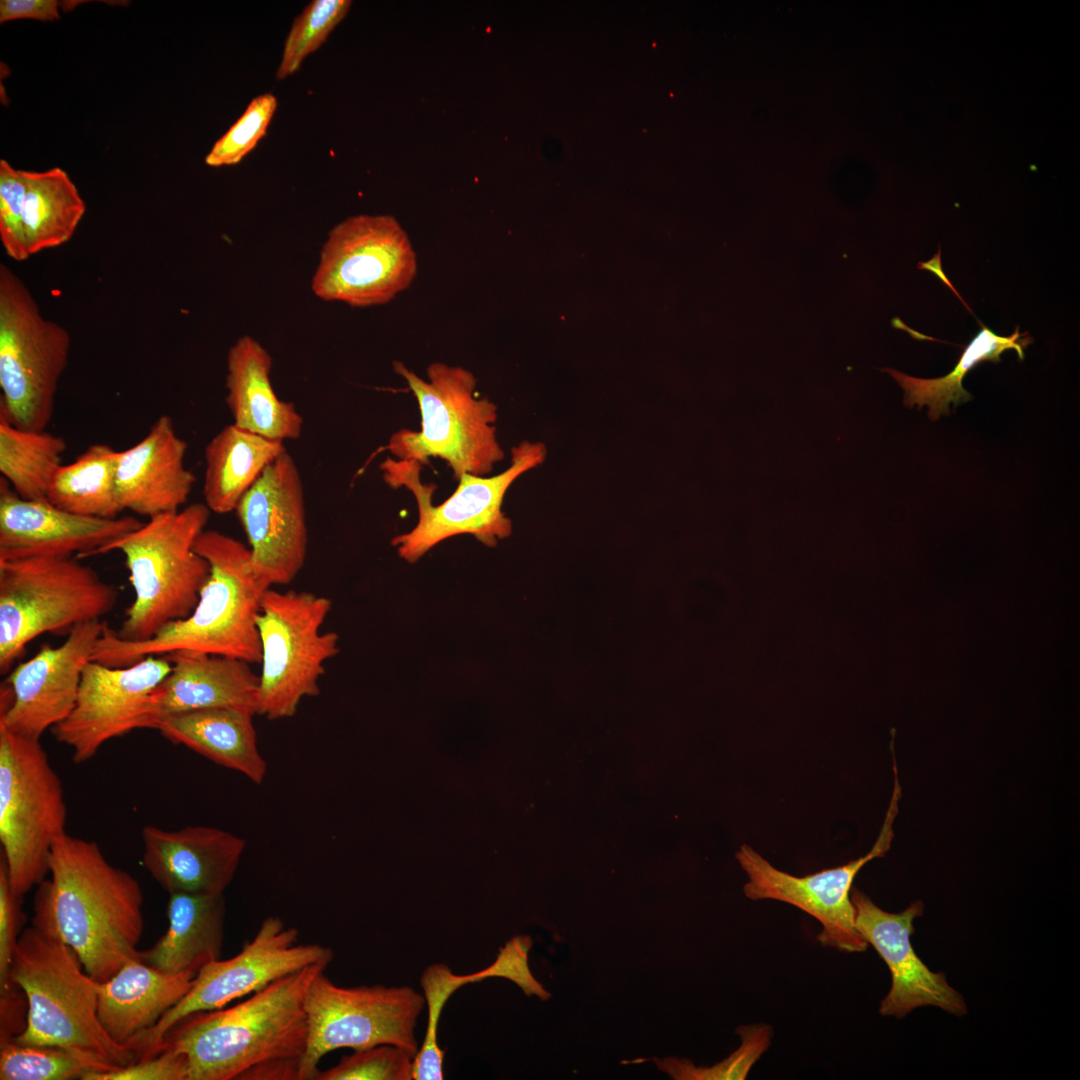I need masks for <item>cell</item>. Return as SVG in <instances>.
<instances>
[{"label":"cell","mask_w":1080,"mask_h":1080,"mask_svg":"<svg viewBox=\"0 0 1080 1080\" xmlns=\"http://www.w3.org/2000/svg\"><path fill=\"white\" fill-rule=\"evenodd\" d=\"M49 866L51 879L37 885L31 924L70 946L97 982L139 958L144 919L137 879L113 866L94 841L67 833L56 839Z\"/></svg>","instance_id":"cell-1"},{"label":"cell","mask_w":1080,"mask_h":1080,"mask_svg":"<svg viewBox=\"0 0 1080 1080\" xmlns=\"http://www.w3.org/2000/svg\"><path fill=\"white\" fill-rule=\"evenodd\" d=\"M195 550L209 563L210 574L193 612L142 642L120 639L106 625L92 661L124 667L150 655L186 650L260 664L257 616L271 587L256 574L249 547L230 535L206 529L196 540Z\"/></svg>","instance_id":"cell-2"},{"label":"cell","mask_w":1080,"mask_h":1080,"mask_svg":"<svg viewBox=\"0 0 1080 1080\" xmlns=\"http://www.w3.org/2000/svg\"><path fill=\"white\" fill-rule=\"evenodd\" d=\"M328 965L308 966L228 1008L184 1017L166 1033L158 1054H184L188 1080H238L263 1061L301 1058L308 1036L306 995Z\"/></svg>","instance_id":"cell-3"},{"label":"cell","mask_w":1080,"mask_h":1080,"mask_svg":"<svg viewBox=\"0 0 1080 1080\" xmlns=\"http://www.w3.org/2000/svg\"><path fill=\"white\" fill-rule=\"evenodd\" d=\"M75 951L57 935L31 924L20 932L9 979L24 992L28 1009L22 1044L57 1046L91 1054L113 1069L135 1062L98 1017V982L82 971Z\"/></svg>","instance_id":"cell-4"},{"label":"cell","mask_w":1080,"mask_h":1080,"mask_svg":"<svg viewBox=\"0 0 1080 1080\" xmlns=\"http://www.w3.org/2000/svg\"><path fill=\"white\" fill-rule=\"evenodd\" d=\"M210 513L205 503L189 504L148 519L92 554L119 551L129 572L135 598L114 630L117 637L146 641L193 612L210 574L209 563L195 550Z\"/></svg>","instance_id":"cell-5"},{"label":"cell","mask_w":1080,"mask_h":1080,"mask_svg":"<svg viewBox=\"0 0 1080 1080\" xmlns=\"http://www.w3.org/2000/svg\"><path fill=\"white\" fill-rule=\"evenodd\" d=\"M393 369L417 399L421 429L393 433L384 449L399 460L421 465L430 457L441 458L457 481L464 474L487 475L504 458L493 425L497 406L487 397H477L476 378L470 371L435 362L427 368L426 381L401 361L395 360Z\"/></svg>","instance_id":"cell-6"},{"label":"cell","mask_w":1080,"mask_h":1080,"mask_svg":"<svg viewBox=\"0 0 1080 1080\" xmlns=\"http://www.w3.org/2000/svg\"><path fill=\"white\" fill-rule=\"evenodd\" d=\"M77 557L0 560V672L40 635L69 634L110 613L118 589Z\"/></svg>","instance_id":"cell-7"},{"label":"cell","mask_w":1080,"mask_h":1080,"mask_svg":"<svg viewBox=\"0 0 1080 1080\" xmlns=\"http://www.w3.org/2000/svg\"><path fill=\"white\" fill-rule=\"evenodd\" d=\"M66 819L62 782L40 740L0 730L1 856L16 895L45 880Z\"/></svg>","instance_id":"cell-8"},{"label":"cell","mask_w":1080,"mask_h":1080,"mask_svg":"<svg viewBox=\"0 0 1080 1080\" xmlns=\"http://www.w3.org/2000/svg\"><path fill=\"white\" fill-rule=\"evenodd\" d=\"M70 346L69 332L44 318L25 283L1 264L0 416L24 430H46Z\"/></svg>","instance_id":"cell-9"},{"label":"cell","mask_w":1080,"mask_h":1080,"mask_svg":"<svg viewBox=\"0 0 1080 1080\" xmlns=\"http://www.w3.org/2000/svg\"><path fill=\"white\" fill-rule=\"evenodd\" d=\"M332 600L309 591L269 588L257 628L261 674L256 715L268 720L293 717L300 702L320 694L325 663L339 653V636L323 632Z\"/></svg>","instance_id":"cell-10"},{"label":"cell","mask_w":1080,"mask_h":1080,"mask_svg":"<svg viewBox=\"0 0 1080 1080\" xmlns=\"http://www.w3.org/2000/svg\"><path fill=\"white\" fill-rule=\"evenodd\" d=\"M511 454L510 466L496 476L462 475L455 492L438 506L432 504L436 485L421 482L419 462L391 457L381 462L384 482L392 489H408L418 506L416 526L391 541L398 555L414 563L438 543L460 534H470L488 547L508 537L512 525L502 511L505 493L517 477L543 463L546 448L524 441Z\"/></svg>","instance_id":"cell-11"},{"label":"cell","mask_w":1080,"mask_h":1080,"mask_svg":"<svg viewBox=\"0 0 1080 1080\" xmlns=\"http://www.w3.org/2000/svg\"><path fill=\"white\" fill-rule=\"evenodd\" d=\"M425 1006L424 995L410 986L342 987L321 972L305 1000L308 1036L301 1080H314L322 1057L340 1048L391 1044L415 1056V1031Z\"/></svg>","instance_id":"cell-12"},{"label":"cell","mask_w":1080,"mask_h":1080,"mask_svg":"<svg viewBox=\"0 0 1080 1080\" xmlns=\"http://www.w3.org/2000/svg\"><path fill=\"white\" fill-rule=\"evenodd\" d=\"M299 932L275 915L266 917L240 952L203 967L188 993L150 1029L126 1043L136 1060L158 1054L166 1033L184 1017L225 1007L271 983L317 963H330L333 951L320 944H299Z\"/></svg>","instance_id":"cell-13"},{"label":"cell","mask_w":1080,"mask_h":1080,"mask_svg":"<svg viewBox=\"0 0 1080 1080\" xmlns=\"http://www.w3.org/2000/svg\"><path fill=\"white\" fill-rule=\"evenodd\" d=\"M416 274V253L399 222L360 214L330 230L311 288L322 300L364 308L392 301Z\"/></svg>","instance_id":"cell-14"},{"label":"cell","mask_w":1080,"mask_h":1080,"mask_svg":"<svg viewBox=\"0 0 1080 1080\" xmlns=\"http://www.w3.org/2000/svg\"><path fill=\"white\" fill-rule=\"evenodd\" d=\"M893 770L891 801L879 835L866 855L838 867L799 877L779 870L752 847L743 844L736 858L748 876L743 888L745 896L751 900H778L808 913L822 925L817 939L824 947L843 952L865 951L869 945L855 927V908L850 893L862 867L875 858L885 856L891 847L893 822L901 797L896 761H893Z\"/></svg>","instance_id":"cell-15"},{"label":"cell","mask_w":1080,"mask_h":1080,"mask_svg":"<svg viewBox=\"0 0 1080 1080\" xmlns=\"http://www.w3.org/2000/svg\"><path fill=\"white\" fill-rule=\"evenodd\" d=\"M234 512L258 577L269 587L290 584L306 560L308 528L303 481L288 451L263 471Z\"/></svg>","instance_id":"cell-16"},{"label":"cell","mask_w":1080,"mask_h":1080,"mask_svg":"<svg viewBox=\"0 0 1080 1080\" xmlns=\"http://www.w3.org/2000/svg\"><path fill=\"white\" fill-rule=\"evenodd\" d=\"M171 667L166 656L155 655L124 667L90 661L72 711L51 733L71 749L74 763L90 760L107 741L139 729L149 694Z\"/></svg>","instance_id":"cell-17"},{"label":"cell","mask_w":1080,"mask_h":1080,"mask_svg":"<svg viewBox=\"0 0 1080 1080\" xmlns=\"http://www.w3.org/2000/svg\"><path fill=\"white\" fill-rule=\"evenodd\" d=\"M105 626L101 620L79 624L62 644H42L33 657L15 666L3 681L12 702L0 713V730L40 740L46 730L65 719Z\"/></svg>","instance_id":"cell-18"},{"label":"cell","mask_w":1080,"mask_h":1080,"mask_svg":"<svg viewBox=\"0 0 1080 1080\" xmlns=\"http://www.w3.org/2000/svg\"><path fill=\"white\" fill-rule=\"evenodd\" d=\"M850 897L857 931L891 973V988L881 1001L880 1014L902 1018L922 1006H935L957 1016L966 1014L963 996L948 984L944 973L932 972L911 945L913 921L923 915L924 903L917 900L902 912L890 913L856 888L851 889Z\"/></svg>","instance_id":"cell-19"},{"label":"cell","mask_w":1080,"mask_h":1080,"mask_svg":"<svg viewBox=\"0 0 1080 1080\" xmlns=\"http://www.w3.org/2000/svg\"><path fill=\"white\" fill-rule=\"evenodd\" d=\"M142 524L132 516L88 517L64 511L48 501L24 499L6 479H0V560L84 559Z\"/></svg>","instance_id":"cell-20"},{"label":"cell","mask_w":1080,"mask_h":1080,"mask_svg":"<svg viewBox=\"0 0 1080 1080\" xmlns=\"http://www.w3.org/2000/svg\"><path fill=\"white\" fill-rule=\"evenodd\" d=\"M143 864L172 893L224 894L244 852L243 838L209 826L168 831L145 826Z\"/></svg>","instance_id":"cell-21"},{"label":"cell","mask_w":1080,"mask_h":1080,"mask_svg":"<svg viewBox=\"0 0 1080 1080\" xmlns=\"http://www.w3.org/2000/svg\"><path fill=\"white\" fill-rule=\"evenodd\" d=\"M163 656L171 662V671L149 694L139 729H155L168 716L207 708H233L256 715L259 675L252 664L186 650Z\"/></svg>","instance_id":"cell-22"},{"label":"cell","mask_w":1080,"mask_h":1080,"mask_svg":"<svg viewBox=\"0 0 1080 1080\" xmlns=\"http://www.w3.org/2000/svg\"><path fill=\"white\" fill-rule=\"evenodd\" d=\"M186 451L187 443L166 414L138 443L118 451L116 481L123 509L148 519L182 509L196 481L185 466Z\"/></svg>","instance_id":"cell-23"},{"label":"cell","mask_w":1080,"mask_h":1080,"mask_svg":"<svg viewBox=\"0 0 1080 1080\" xmlns=\"http://www.w3.org/2000/svg\"><path fill=\"white\" fill-rule=\"evenodd\" d=\"M272 364L270 353L256 339L238 338L227 354L225 401L236 426L276 441L296 440L304 420L292 402L275 393Z\"/></svg>","instance_id":"cell-24"},{"label":"cell","mask_w":1080,"mask_h":1080,"mask_svg":"<svg viewBox=\"0 0 1080 1080\" xmlns=\"http://www.w3.org/2000/svg\"><path fill=\"white\" fill-rule=\"evenodd\" d=\"M195 974H168L140 958L98 982V1017L106 1033L126 1045L152 1028L192 987Z\"/></svg>","instance_id":"cell-25"},{"label":"cell","mask_w":1080,"mask_h":1080,"mask_svg":"<svg viewBox=\"0 0 1080 1080\" xmlns=\"http://www.w3.org/2000/svg\"><path fill=\"white\" fill-rule=\"evenodd\" d=\"M532 940L528 935L512 938L487 968L468 975L454 974L443 963L428 966L422 973L420 985L427 1007V1029L423 1043L413 1059V1079L442 1080L445 1051L439 1047L437 1033L443 1007L450 996L460 987L489 977H503L517 984L527 996H537L546 1001L551 997L543 985L532 975L528 965V953Z\"/></svg>","instance_id":"cell-26"},{"label":"cell","mask_w":1080,"mask_h":1080,"mask_svg":"<svg viewBox=\"0 0 1080 1080\" xmlns=\"http://www.w3.org/2000/svg\"><path fill=\"white\" fill-rule=\"evenodd\" d=\"M224 894H169L167 931L139 958L168 974L197 973L220 959L224 941Z\"/></svg>","instance_id":"cell-27"},{"label":"cell","mask_w":1080,"mask_h":1080,"mask_svg":"<svg viewBox=\"0 0 1080 1080\" xmlns=\"http://www.w3.org/2000/svg\"><path fill=\"white\" fill-rule=\"evenodd\" d=\"M254 716L240 709L207 708L168 716L155 729L171 743L184 745L260 785L267 763L257 747Z\"/></svg>","instance_id":"cell-28"},{"label":"cell","mask_w":1080,"mask_h":1080,"mask_svg":"<svg viewBox=\"0 0 1080 1080\" xmlns=\"http://www.w3.org/2000/svg\"><path fill=\"white\" fill-rule=\"evenodd\" d=\"M284 442L265 438L231 423L204 449V503L216 514L234 512L263 471L286 452Z\"/></svg>","instance_id":"cell-29"},{"label":"cell","mask_w":1080,"mask_h":1080,"mask_svg":"<svg viewBox=\"0 0 1080 1080\" xmlns=\"http://www.w3.org/2000/svg\"><path fill=\"white\" fill-rule=\"evenodd\" d=\"M26 192L22 229L28 257L68 242L86 205L69 175L61 168L24 171Z\"/></svg>","instance_id":"cell-30"},{"label":"cell","mask_w":1080,"mask_h":1080,"mask_svg":"<svg viewBox=\"0 0 1080 1080\" xmlns=\"http://www.w3.org/2000/svg\"><path fill=\"white\" fill-rule=\"evenodd\" d=\"M1031 341L1032 338L1027 332L1020 333L1018 327L1012 335L1005 337L982 325L981 330L965 347L954 369L945 376L924 379L890 368H884L883 371L889 373L903 388L904 404L907 407L917 405L918 409H921L923 405H927L929 418L935 421L941 415L949 414L950 404L957 406L972 399V395L962 386V381L978 363L998 362L1000 355L1011 349L1015 350L1022 360L1024 349Z\"/></svg>","instance_id":"cell-31"},{"label":"cell","mask_w":1080,"mask_h":1080,"mask_svg":"<svg viewBox=\"0 0 1080 1080\" xmlns=\"http://www.w3.org/2000/svg\"><path fill=\"white\" fill-rule=\"evenodd\" d=\"M118 451L110 445H90L69 464L56 471L47 501L64 511L113 519L124 511L117 488Z\"/></svg>","instance_id":"cell-32"},{"label":"cell","mask_w":1080,"mask_h":1080,"mask_svg":"<svg viewBox=\"0 0 1080 1080\" xmlns=\"http://www.w3.org/2000/svg\"><path fill=\"white\" fill-rule=\"evenodd\" d=\"M66 449L63 437L21 429L0 416V473L22 498L47 501Z\"/></svg>","instance_id":"cell-33"},{"label":"cell","mask_w":1080,"mask_h":1080,"mask_svg":"<svg viewBox=\"0 0 1080 1080\" xmlns=\"http://www.w3.org/2000/svg\"><path fill=\"white\" fill-rule=\"evenodd\" d=\"M113 1068L94 1055L57 1046L0 1040L1 1080L82 1079L88 1072Z\"/></svg>","instance_id":"cell-34"},{"label":"cell","mask_w":1080,"mask_h":1080,"mask_svg":"<svg viewBox=\"0 0 1080 1080\" xmlns=\"http://www.w3.org/2000/svg\"><path fill=\"white\" fill-rule=\"evenodd\" d=\"M349 0H313L294 19L285 39L276 78L281 80L299 70L304 59L315 52L344 19Z\"/></svg>","instance_id":"cell-35"},{"label":"cell","mask_w":1080,"mask_h":1080,"mask_svg":"<svg viewBox=\"0 0 1080 1080\" xmlns=\"http://www.w3.org/2000/svg\"><path fill=\"white\" fill-rule=\"evenodd\" d=\"M740 1047L729 1057L712 1067H697L691 1060L674 1057L653 1059L658 1069L677 1080H743L752 1066L768 1049L772 1029L766 1024L741 1026Z\"/></svg>","instance_id":"cell-36"},{"label":"cell","mask_w":1080,"mask_h":1080,"mask_svg":"<svg viewBox=\"0 0 1080 1080\" xmlns=\"http://www.w3.org/2000/svg\"><path fill=\"white\" fill-rule=\"evenodd\" d=\"M413 1059L407 1050L391 1044L353 1050L336 1065L319 1070L314 1080H411Z\"/></svg>","instance_id":"cell-37"},{"label":"cell","mask_w":1080,"mask_h":1080,"mask_svg":"<svg viewBox=\"0 0 1080 1080\" xmlns=\"http://www.w3.org/2000/svg\"><path fill=\"white\" fill-rule=\"evenodd\" d=\"M277 104L276 97L269 92L253 98L238 120L215 142L205 163L211 167L238 164L266 134Z\"/></svg>","instance_id":"cell-38"},{"label":"cell","mask_w":1080,"mask_h":1080,"mask_svg":"<svg viewBox=\"0 0 1080 1080\" xmlns=\"http://www.w3.org/2000/svg\"><path fill=\"white\" fill-rule=\"evenodd\" d=\"M26 192L24 170L0 160V240L7 256L28 259L22 229V204Z\"/></svg>","instance_id":"cell-39"},{"label":"cell","mask_w":1080,"mask_h":1080,"mask_svg":"<svg viewBox=\"0 0 1080 1080\" xmlns=\"http://www.w3.org/2000/svg\"><path fill=\"white\" fill-rule=\"evenodd\" d=\"M22 899L16 895L10 885L8 868L5 860L0 859V992L7 990L13 982L9 979L13 953L18 941V932L24 918Z\"/></svg>","instance_id":"cell-40"},{"label":"cell","mask_w":1080,"mask_h":1080,"mask_svg":"<svg viewBox=\"0 0 1080 1080\" xmlns=\"http://www.w3.org/2000/svg\"><path fill=\"white\" fill-rule=\"evenodd\" d=\"M82 1080H188V1061L184 1054L165 1050L124 1067L88 1072Z\"/></svg>","instance_id":"cell-41"},{"label":"cell","mask_w":1080,"mask_h":1080,"mask_svg":"<svg viewBox=\"0 0 1080 1080\" xmlns=\"http://www.w3.org/2000/svg\"><path fill=\"white\" fill-rule=\"evenodd\" d=\"M56 0H1L0 23L17 19L55 21L60 18Z\"/></svg>","instance_id":"cell-42"},{"label":"cell","mask_w":1080,"mask_h":1080,"mask_svg":"<svg viewBox=\"0 0 1080 1080\" xmlns=\"http://www.w3.org/2000/svg\"><path fill=\"white\" fill-rule=\"evenodd\" d=\"M301 1058H275L258 1063L245 1072L238 1080H301Z\"/></svg>","instance_id":"cell-43"}]
</instances>
